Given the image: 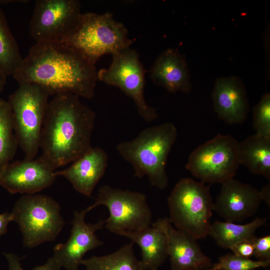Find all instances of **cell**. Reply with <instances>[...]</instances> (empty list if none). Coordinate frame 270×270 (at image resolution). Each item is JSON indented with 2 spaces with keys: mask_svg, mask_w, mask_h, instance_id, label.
Segmentation results:
<instances>
[{
  "mask_svg": "<svg viewBox=\"0 0 270 270\" xmlns=\"http://www.w3.org/2000/svg\"><path fill=\"white\" fill-rule=\"evenodd\" d=\"M18 84H37L50 95L69 92L92 98L98 79L95 64L60 41L36 42L12 75Z\"/></svg>",
  "mask_w": 270,
  "mask_h": 270,
  "instance_id": "cell-1",
  "label": "cell"
},
{
  "mask_svg": "<svg viewBox=\"0 0 270 270\" xmlns=\"http://www.w3.org/2000/svg\"><path fill=\"white\" fill-rule=\"evenodd\" d=\"M95 112L78 96L58 94L49 101L40 134V157L54 170L72 163L91 148Z\"/></svg>",
  "mask_w": 270,
  "mask_h": 270,
  "instance_id": "cell-2",
  "label": "cell"
},
{
  "mask_svg": "<svg viewBox=\"0 0 270 270\" xmlns=\"http://www.w3.org/2000/svg\"><path fill=\"white\" fill-rule=\"evenodd\" d=\"M176 137V126L166 122L145 128L136 138L119 143L116 150L132 164L136 176H146L152 186L162 190L168 184L166 167Z\"/></svg>",
  "mask_w": 270,
  "mask_h": 270,
  "instance_id": "cell-3",
  "label": "cell"
},
{
  "mask_svg": "<svg viewBox=\"0 0 270 270\" xmlns=\"http://www.w3.org/2000/svg\"><path fill=\"white\" fill-rule=\"evenodd\" d=\"M61 42L95 64L104 54L130 48L133 42L124 24L112 14L86 12L81 14L76 28Z\"/></svg>",
  "mask_w": 270,
  "mask_h": 270,
  "instance_id": "cell-4",
  "label": "cell"
},
{
  "mask_svg": "<svg viewBox=\"0 0 270 270\" xmlns=\"http://www.w3.org/2000/svg\"><path fill=\"white\" fill-rule=\"evenodd\" d=\"M169 218L176 228L196 240L208 234L213 202L210 187L190 178L180 179L168 198Z\"/></svg>",
  "mask_w": 270,
  "mask_h": 270,
  "instance_id": "cell-5",
  "label": "cell"
},
{
  "mask_svg": "<svg viewBox=\"0 0 270 270\" xmlns=\"http://www.w3.org/2000/svg\"><path fill=\"white\" fill-rule=\"evenodd\" d=\"M50 95L41 86L22 84L9 96L15 136L25 158H36Z\"/></svg>",
  "mask_w": 270,
  "mask_h": 270,
  "instance_id": "cell-6",
  "label": "cell"
},
{
  "mask_svg": "<svg viewBox=\"0 0 270 270\" xmlns=\"http://www.w3.org/2000/svg\"><path fill=\"white\" fill-rule=\"evenodd\" d=\"M10 214L28 248L54 240L65 224L59 204L46 195L24 194L16 202Z\"/></svg>",
  "mask_w": 270,
  "mask_h": 270,
  "instance_id": "cell-7",
  "label": "cell"
},
{
  "mask_svg": "<svg viewBox=\"0 0 270 270\" xmlns=\"http://www.w3.org/2000/svg\"><path fill=\"white\" fill-rule=\"evenodd\" d=\"M238 144L232 136L218 134L192 152L186 168L203 183L222 184L234 178L240 165Z\"/></svg>",
  "mask_w": 270,
  "mask_h": 270,
  "instance_id": "cell-8",
  "label": "cell"
},
{
  "mask_svg": "<svg viewBox=\"0 0 270 270\" xmlns=\"http://www.w3.org/2000/svg\"><path fill=\"white\" fill-rule=\"evenodd\" d=\"M99 206L108 209L109 216L106 220V226L117 234L152 224V212L143 193L104 185L100 188L96 202L86 208L90 212Z\"/></svg>",
  "mask_w": 270,
  "mask_h": 270,
  "instance_id": "cell-9",
  "label": "cell"
},
{
  "mask_svg": "<svg viewBox=\"0 0 270 270\" xmlns=\"http://www.w3.org/2000/svg\"><path fill=\"white\" fill-rule=\"evenodd\" d=\"M112 60L107 68L98 71V79L120 88L134 101L138 114L150 122L158 118V113L149 106L144 96L146 70L134 49L128 48L112 54Z\"/></svg>",
  "mask_w": 270,
  "mask_h": 270,
  "instance_id": "cell-10",
  "label": "cell"
},
{
  "mask_svg": "<svg viewBox=\"0 0 270 270\" xmlns=\"http://www.w3.org/2000/svg\"><path fill=\"white\" fill-rule=\"evenodd\" d=\"M78 0H37L30 32L36 42L62 41L77 26L81 15Z\"/></svg>",
  "mask_w": 270,
  "mask_h": 270,
  "instance_id": "cell-11",
  "label": "cell"
},
{
  "mask_svg": "<svg viewBox=\"0 0 270 270\" xmlns=\"http://www.w3.org/2000/svg\"><path fill=\"white\" fill-rule=\"evenodd\" d=\"M56 170L40 156L10 162L0 175V186L12 194H35L52 186Z\"/></svg>",
  "mask_w": 270,
  "mask_h": 270,
  "instance_id": "cell-12",
  "label": "cell"
},
{
  "mask_svg": "<svg viewBox=\"0 0 270 270\" xmlns=\"http://www.w3.org/2000/svg\"><path fill=\"white\" fill-rule=\"evenodd\" d=\"M88 212L87 208L74 212L68 240L54 248L52 257L62 268L68 270H78L84 254L104 244L95 233L105 225L106 220L95 224L86 223L84 217Z\"/></svg>",
  "mask_w": 270,
  "mask_h": 270,
  "instance_id": "cell-13",
  "label": "cell"
},
{
  "mask_svg": "<svg viewBox=\"0 0 270 270\" xmlns=\"http://www.w3.org/2000/svg\"><path fill=\"white\" fill-rule=\"evenodd\" d=\"M262 201L260 190L231 178L222 183L213 211L225 221L240 222L255 214Z\"/></svg>",
  "mask_w": 270,
  "mask_h": 270,
  "instance_id": "cell-14",
  "label": "cell"
},
{
  "mask_svg": "<svg viewBox=\"0 0 270 270\" xmlns=\"http://www.w3.org/2000/svg\"><path fill=\"white\" fill-rule=\"evenodd\" d=\"M166 235L171 270H206L212 266L210 258L202 250L195 238L175 228L169 218H161L152 224Z\"/></svg>",
  "mask_w": 270,
  "mask_h": 270,
  "instance_id": "cell-15",
  "label": "cell"
},
{
  "mask_svg": "<svg viewBox=\"0 0 270 270\" xmlns=\"http://www.w3.org/2000/svg\"><path fill=\"white\" fill-rule=\"evenodd\" d=\"M212 99L214 110L219 119L229 124L243 123L249 111V104L244 86L236 76L216 80Z\"/></svg>",
  "mask_w": 270,
  "mask_h": 270,
  "instance_id": "cell-16",
  "label": "cell"
},
{
  "mask_svg": "<svg viewBox=\"0 0 270 270\" xmlns=\"http://www.w3.org/2000/svg\"><path fill=\"white\" fill-rule=\"evenodd\" d=\"M108 155L98 147H92L68 167L56 170L57 176L67 179L80 194L90 196L104 176L108 166Z\"/></svg>",
  "mask_w": 270,
  "mask_h": 270,
  "instance_id": "cell-17",
  "label": "cell"
},
{
  "mask_svg": "<svg viewBox=\"0 0 270 270\" xmlns=\"http://www.w3.org/2000/svg\"><path fill=\"white\" fill-rule=\"evenodd\" d=\"M150 78L172 92L188 93L192 90L186 58L175 48H168L158 56L150 70Z\"/></svg>",
  "mask_w": 270,
  "mask_h": 270,
  "instance_id": "cell-18",
  "label": "cell"
},
{
  "mask_svg": "<svg viewBox=\"0 0 270 270\" xmlns=\"http://www.w3.org/2000/svg\"><path fill=\"white\" fill-rule=\"evenodd\" d=\"M118 234L130 239L140 247V260L144 270H158L168 256L166 234L152 224L136 230L122 231Z\"/></svg>",
  "mask_w": 270,
  "mask_h": 270,
  "instance_id": "cell-19",
  "label": "cell"
},
{
  "mask_svg": "<svg viewBox=\"0 0 270 270\" xmlns=\"http://www.w3.org/2000/svg\"><path fill=\"white\" fill-rule=\"evenodd\" d=\"M238 159L252 173L270 180V137L255 134L239 142Z\"/></svg>",
  "mask_w": 270,
  "mask_h": 270,
  "instance_id": "cell-20",
  "label": "cell"
},
{
  "mask_svg": "<svg viewBox=\"0 0 270 270\" xmlns=\"http://www.w3.org/2000/svg\"><path fill=\"white\" fill-rule=\"evenodd\" d=\"M267 219L256 218L252 222L244 224L216 220L210 224L208 235L219 246L232 250L241 242L251 241L256 236V230L265 224Z\"/></svg>",
  "mask_w": 270,
  "mask_h": 270,
  "instance_id": "cell-21",
  "label": "cell"
},
{
  "mask_svg": "<svg viewBox=\"0 0 270 270\" xmlns=\"http://www.w3.org/2000/svg\"><path fill=\"white\" fill-rule=\"evenodd\" d=\"M133 244H126L106 256L83 259L81 264L86 270H144L140 260L134 254Z\"/></svg>",
  "mask_w": 270,
  "mask_h": 270,
  "instance_id": "cell-22",
  "label": "cell"
},
{
  "mask_svg": "<svg viewBox=\"0 0 270 270\" xmlns=\"http://www.w3.org/2000/svg\"><path fill=\"white\" fill-rule=\"evenodd\" d=\"M0 0V70L7 77L12 76L22 58L18 44L9 28Z\"/></svg>",
  "mask_w": 270,
  "mask_h": 270,
  "instance_id": "cell-23",
  "label": "cell"
},
{
  "mask_svg": "<svg viewBox=\"0 0 270 270\" xmlns=\"http://www.w3.org/2000/svg\"><path fill=\"white\" fill-rule=\"evenodd\" d=\"M18 146L11 108L0 98V175L11 162Z\"/></svg>",
  "mask_w": 270,
  "mask_h": 270,
  "instance_id": "cell-24",
  "label": "cell"
},
{
  "mask_svg": "<svg viewBox=\"0 0 270 270\" xmlns=\"http://www.w3.org/2000/svg\"><path fill=\"white\" fill-rule=\"evenodd\" d=\"M270 265V260H253L234 253L228 254L220 257L209 270H255L266 268Z\"/></svg>",
  "mask_w": 270,
  "mask_h": 270,
  "instance_id": "cell-25",
  "label": "cell"
},
{
  "mask_svg": "<svg viewBox=\"0 0 270 270\" xmlns=\"http://www.w3.org/2000/svg\"><path fill=\"white\" fill-rule=\"evenodd\" d=\"M252 126L256 134L270 137V94H264L253 110Z\"/></svg>",
  "mask_w": 270,
  "mask_h": 270,
  "instance_id": "cell-26",
  "label": "cell"
},
{
  "mask_svg": "<svg viewBox=\"0 0 270 270\" xmlns=\"http://www.w3.org/2000/svg\"><path fill=\"white\" fill-rule=\"evenodd\" d=\"M6 258L9 270H24L20 262V258L17 254L12 252L4 253ZM61 266L53 258H49L43 265L37 266L32 270H61Z\"/></svg>",
  "mask_w": 270,
  "mask_h": 270,
  "instance_id": "cell-27",
  "label": "cell"
},
{
  "mask_svg": "<svg viewBox=\"0 0 270 270\" xmlns=\"http://www.w3.org/2000/svg\"><path fill=\"white\" fill-rule=\"evenodd\" d=\"M254 248V256L259 260H270V235L257 238L251 240Z\"/></svg>",
  "mask_w": 270,
  "mask_h": 270,
  "instance_id": "cell-28",
  "label": "cell"
},
{
  "mask_svg": "<svg viewBox=\"0 0 270 270\" xmlns=\"http://www.w3.org/2000/svg\"><path fill=\"white\" fill-rule=\"evenodd\" d=\"M236 255L250 258L254 256V248L251 241H243L236 244L231 250Z\"/></svg>",
  "mask_w": 270,
  "mask_h": 270,
  "instance_id": "cell-29",
  "label": "cell"
},
{
  "mask_svg": "<svg viewBox=\"0 0 270 270\" xmlns=\"http://www.w3.org/2000/svg\"><path fill=\"white\" fill-rule=\"evenodd\" d=\"M12 221L10 212L0 214V236L6 234L8 230V226Z\"/></svg>",
  "mask_w": 270,
  "mask_h": 270,
  "instance_id": "cell-30",
  "label": "cell"
},
{
  "mask_svg": "<svg viewBox=\"0 0 270 270\" xmlns=\"http://www.w3.org/2000/svg\"><path fill=\"white\" fill-rule=\"evenodd\" d=\"M270 184L266 185L261 190L262 200L268 205L270 206Z\"/></svg>",
  "mask_w": 270,
  "mask_h": 270,
  "instance_id": "cell-31",
  "label": "cell"
},
{
  "mask_svg": "<svg viewBox=\"0 0 270 270\" xmlns=\"http://www.w3.org/2000/svg\"><path fill=\"white\" fill-rule=\"evenodd\" d=\"M6 82V76L0 70V94L3 91Z\"/></svg>",
  "mask_w": 270,
  "mask_h": 270,
  "instance_id": "cell-32",
  "label": "cell"
},
{
  "mask_svg": "<svg viewBox=\"0 0 270 270\" xmlns=\"http://www.w3.org/2000/svg\"><path fill=\"white\" fill-rule=\"evenodd\" d=\"M209 270L208 269H207V270Z\"/></svg>",
  "mask_w": 270,
  "mask_h": 270,
  "instance_id": "cell-33",
  "label": "cell"
}]
</instances>
